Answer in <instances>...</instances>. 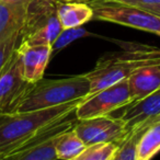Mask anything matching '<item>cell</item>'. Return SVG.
<instances>
[{
	"label": "cell",
	"mask_w": 160,
	"mask_h": 160,
	"mask_svg": "<svg viewBox=\"0 0 160 160\" xmlns=\"http://www.w3.org/2000/svg\"><path fill=\"white\" fill-rule=\"evenodd\" d=\"M159 62V48L138 43H125L123 51L105 54L99 58L93 69L85 73L90 82L89 94L127 80L139 68Z\"/></svg>",
	"instance_id": "obj_1"
},
{
	"label": "cell",
	"mask_w": 160,
	"mask_h": 160,
	"mask_svg": "<svg viewBox=\"0 0 160 160\" xmlns=\"http://www.w3.org/2000/svg\"><path fill=\"white\" fill-rule=\"evenodd\" d=\"M81 100L36 111L0 114V158L13 152L45 127L73 114Z\"/></svg>",
	"instance_id": "obj_2"
},
{
	"label": "cell",
	"mask_w": 160,
	"mask_h": 160,
	"mask_svg": "<svg viewBox=\"0 0 160 160\" xmlns=\"http://www.w3.org/2000/svg\"><path fill=\"white\" fill-rule=\"evenodd\" d=\"M90 92L86 75L62 79H41L32 83L16 112L48 109L83 99Z\"/></svg>",
	"instance_id": "obj_3"
},
{
	"label": "cell",
	"mask_w": 160,
	"mask_h": 160,
	"mask_svg": "<svg viewBox=\"0 0 160 160\" xmlns=\"http://www.w3.org/2000/svg\"><path fill=\"white\" fill-rule=\"evenodd\" d=\"M89 6L93 10L96 20L160 35V18L140 8L112 0H94L89 2Z\"/></svg>",
	"instance_id": "obj_4"
},
{
	"label": "cell",
	"mask_w": 160,
	"mask_h": 160,
	"mask_svg": "<svg viewBox=\"0 0 160 160\" xmlns=\"http://www.w3.org/2000/svg\"><path fill=\"white\" fill-rule=\"evenodd\" d=\"M131 103L128 81L123 80L83 98L76 108L75 118L79 121L110 115L112 112Z\"/></svg>",
	"instance_id": "obj_5"
},
{
	"label": "cell",
	"mask_w": 160,
	"mask_h": 160,
	"mask_svg": "<svg viewBox=\"0 0 160 160\" xmlns=\"http://www.w3.org/2000/svg\"><path fill=\"white\" fill-rule=\"evenodd\" d=\"M72 129L86 146L105 142L118 145L127 135L124 121L111 115L77 120Z\"/></svg>",
	"instance_id": "obj_6"
},
{
	"label": "cell",
	"mask_w": 160,
	"mask_h": 160,
	"mask_svg": "<svg viewBox=\"0 0 160 160\" xmlns=\"http://www.w3.org/2000/svg\"><path fill=\"white\" fill-rule=\"evenodd\" d=\"M31 85L23 78L20 59L14 51L0 73V114L14 113Z\"/></svg>",
	"instance_id": "obj_7"
},
{
	"label": "cell",
	"mask_w": 160,
	"mask_h": 160,
	"mask_svg": "<svg viewBox=\"0 0 160 160\" xmlns=\"http://www.w3.org/2000/svg\"><path fill=\"white\" fill-rule=\"evenodd\" d=\"M16 52L19 56L22 76L29 83H35L43 78L52 56L49 45H28L20 42Z\"/></svg>",
	"instance_id": "obj_8"
},
{
	"label": "cell",
	"mask_w": 160,
	"mask_h": 160,
	"mask_svg": "<svg viewBox=\"0 0 160 160\" xmlns=\"http://www.w3.org/2000/svg\"><path fill=\"white\" fill-rule=\"evenodd\" d=\"M131 104L120 116L124 121L127 133L160 115V88Z\"/></svg>",
	"instance_id": "obj_9"
},
{
	"label": "cell",
	"mask_w": 160,
	"mask_h": 160,
	"mask_svg": "<svg viewBox=\"0 0 160 160\" xmlns=\"http://www.w3.org/2000/svg\"><path fill=\"white\" fill-rule=\"evenodd\" d=\"M132 103L160 88V62L139 68L127 79Z\"/></svg>",
	"instance_id": "obj_10"
},
{
	"label": "cell",
	"mask_w": 160,
	"mask_h": 160,
	"mask_svg": "<svg viewBox=\"0 0 160 160\" xmlns=\"http://www.w3.org/2000/svg\"><path fill=\"white\" fill-rule=\"evenodd\" d=\"M29 5L0 2V42L23 29L29 13Z\"/></svg>",
	"instance_id": "obj_11"
},
{
	"label": "cell",
	"mask_w": 160,
	"mask_h": 160,
	"mask_svg": "<svg viewBox=\"0 0 160 160\" xmlns=\"http://www.w3.org/2000/svg\"><path fill=\"white\" fill-rule=\"evenodd\" d=\"M57 17L62 30L80 28L93 19V10L85 2H58Z\"/></svg>",
	"instance_id": "obj_12"
},
{
	"label": "cell",
	"mask_w": 160,
	"mask_h": 160,
	"mask_svg": "<svg viewBox=\"0 0 160 160\" xmlns=\"http://www.w3.org/2000/svg\"><path fill=\"white\" fill-rule=\"evenodd\" d=\"M55 137L44 142H27L13 152L0 158V160H57L54 147Z\"/></svg>",
	"instance_id": "obj_13"
},
{
	"label": "cell",
	"mask_w": 160,
	"mask_h": 160,
	"mask_svg": "<svg viewBox=\"0 0 160 160\" xmlns=\"http://www.w3.org/2000/svg\"><path fill=\"white\" fill-rule=\"evenodd\" d=\"M54 147L57 160H71L77 157L87 146L78 137L75 131L70 128L54 138Z\"/></svg>",
	"instance_id": "obj_14"
},
{
	"label": "cell",
	"mask_w": 160,
	"mask_h": 160,
	"mask_svg": "<svg viewBox=\"0 0 160 160\" xmlns=\"http://www.w3.org/2000/svg\"><path fill=\"white\" fill-rule=\"evenodd\" d=\"M160 151V123L146 127L137 142V160H151Z\"/></svg>",
	"instance_id": "obj_15"
},
{
	"label": "cell",
	"mask_w": 160,
	"mask_h": 160,
	"mask_svg": "<svg viewBox=\"0 0 160 160\" xmlns=\"http://www.w3.org/2000/svg\"><path fill=\"white\" fill-rule=\"evenodd\" d=\"M144 128L128 132L125 138L118 145L111 160H137V142Z\"/></svg>",
	"instance_id": "obj_16"
},
{
	"label": "cell",
	"mask_w": 160,
	"mask_h": 160,
	"mask_svg": "<svg viewBox=\"0 0 160 160\" xmlns=\"http://www.w3.org/2000/svg\"><path fill=\"white\" fill-rule=\"evenodd\" d=\"M116 148L118 144L114 142L90 145L71 160H111Z\"/></svg>",
	"instance_id": "obj_17"
},
{
	"label": "cell",
	"mask_w": 160,
	"mask_h": 160,
	"mask_svg": "<svg viewBox=\"0 0 160 160\" xmlns=\"http://www.w3.org/2000/svg\"><path fill=\"white\" fill-rule=\"evenodd\" d=\"M90 35H92V34L89 33L87 30L82 29L81 27L62 30L59 35H58V38H56V41L54 42V44L52 45V55H53L54 53H58L60 49L68 46L73 41L78 40V38H85V36H90Z\"/></svg>",
	"instance_id": "obj_18"
},
{
	"label": "cell",
	"mask_w": 160,
	"mask_h": 160,
	"mask_svg": "<svg viewBox=\"0 0 160 160\" xmlns=\"http://www.w3.org/2000/svg\"><path fill=\"white\" fill-rule=\"evenodd\" d=\"M22 35V30L16 32L6 40L0 42V73L6 68L9 60L11 59L17 46L19 45Z\"/></svg>",
	"instance_id": "obj_19"
},
{
	"label": "cell",
	"mask_w": 160,
	"mask_h": 160,
	"mask_svg": "<svg viewBox=\"0 0 160 160\" xmlns=\"http://www.w3.org/2000/svg\"><path fill=\"white\" fill-rule=\"evenodd\" d=\"M112 1L127 3V5L134 6V7L140 8V9L145 10V11L160 6V0H112Z\"/></svg>",
	"instance_id": "obj_20"
},
{
	"label": "cell",
	"mask_w": 160,
	"mask_h": 160,
	"mask_svg": "<svg viewBox=\"0 0 160 160\" xmlns=\"http://www.w3.org/2000/svg\"><path fill=\"white\" fill-rule=\"evenodd\" d=\"M34 0H0V2L9 3V5H29Z\"/></svg>",
	"instance_id": "obj_21"
},
{
	"label": "cell",
	"mask_w": 160,
	"mask_h": 160,
	"mask_svg": "<svg viewBox=\"0 0 160 160\" xmlns=\"http://www.w3.org/2000/svg\"><path fill=\"white\" fill-rule=\"evenodd\" d=\"M155 123H160V115H158V116H156L155 118H152V120H150L149 122H147V123H145L144 125H142V126H139V127H137V128H146V127H148V126H150L151 124H155ZM136 129V128H135Z\"/></svg>",
	"instance_id": "obj_22"
},
{
	"label": "cell",
	"mask_w": 160,
	"mask_h": 160,
	"mask_svg": "<svg viewBox=\"0 0 160 160\" xmlns=\"http://www.w3.org/2000/svg\"><path fill=\"white\" fill-rule=\"evenodd\" d=\"M56 2H85V3H89L91 1L94 0H54Z\"/></svg>",
	"instance_id": "obj_23"
},
{
	"label": "cell",
	"mask_w": 160,
	"mask_h": 160,
	"mask_svg": "<svg viewBox=\"0 0 160 160\" xmlns=\"http://www.w3.org/2000/svg\"><path fill=\"white\" fill-rule=\"evenodd\" d=\"M147 12H150V13L155 14V16H157L160 18V6L159 7H156V8H151V9L147 10Z\"/></svg>",
	"instance_id": "obj_24"
}]
</instances>
